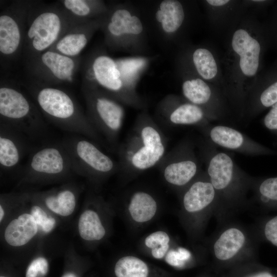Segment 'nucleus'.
<instances>
[{"mask_svg": "<svg viewBox=\"0 0 277 277\" xmlns=\"http://www.w3.org/2000/svg\"><path fill=\"white\" fill-rule=\"evenodd\" d=\"M224 39V94L232 113L243 118L248 94L262 72L265 53L272 46L270 33L266 22L249 11Z\"/></svg>", "mask_w": 277, "mask_h": 277, "instance_id": "nucleus-1", "label": "nucleus"}, {"mask_svg": "<svg viewBox=\"0 0 277 277\" xmlns=\"http://www.w3.org/2000/svg\"><path fill=\"white\" fill-rule=\"evenodd\" d=\"M207 175L219 197L215 215L220 223L230 219L246 205L247 195L254 177L243 171L227 153L217 149L209 141L204 149Z\"/></svg>", "mask_w": 277, "mask_h": 277, "instance_id": "nucleus-2", "label": "nucleus"}, {"mask_svg": "<svg viewBox=\"0 0 277 277\" xmlns=\"http://www.w3.org/2000/svg\"><path fill=\"white\" fill-rule=\"evenodd\" d=\"M83 23L70 15L58 2L47 4L32 1L23 53L26 63L49 50L69 30Z\"/></svg>", "mask_w": 277, "mask_h": 277, "instance_id": "nucleus-3", "label": "nucleus"}, {"mask_svg": "<svg viewBox=\"0 0 277 277\" xmlns=\"http://www.w3.org/2000/svg\"><path fill=\"white\" fill-rule=\"evenodd\" d=\"M209 242L212 269L221 273L239 265L256 261L259 238L250 229L230 219L219 223Z\"/></svg>", "mask_w": 277, "mask_h": 277, "instance_id": "nucleus-4", "label": "nucleus"}, {"mask_svg": "<svg viewBox=\"0 0 277 277\" xmlns=\"http://www.w3.org/2000/svg\"><path fill=\"white\" fill-rule=\"evenodd\" d=\"M43 116L63 130L96 138L95 129L74 98L60 88L36 84L28 88Z\"/></svg>", "mask_w": 277, "mask_h": 277, "instance_id": "nucleus-5", "label": "nucleus"}, {"mask_svg": "<svg viewBox=\"0 0 277 277\" xmlns=\"http://www.w3.org/2000/svg\"><path fill=\"white\" fill-rule=\"evenodd\" d=\"M0 121L30 138L39 136L46 129L43 116L36 105L19 88L2 81Z\"/></svg>", "mask_w": 277, "mask_h": 277, "instance_id": "nucleus-6", "label": "nucleus"}, {"mask_svg": "<svg viewBox=\"0 0 277 277\" xmlns=\"http://www.w3.org/2000/svg\"><path fill=\"white\" fill-rule=\"evenodd\" d=\"M182 91L188 102L201 108L211 121L222 120L232 111L228 101L220 89L209 83L194 72L186 56Z\"/></svg>", "mask_w": 277, "mask_h": 277, "instance_id": "nucleus-7", "label": "nucleus"}, {"mask_svg": "<svg viewBox=\"0 0 277 277\" xmlns=\"http://www.w3.org/2000/svg\"><path fill=\"white\" fill-rule=\"evenodd\" d=\"M32 1H14L0 14L1 61L10 63L23 53Z\"/></svg>", "mask_w": 277, "mask_h": 277, "instance_id": "nucleus-8", "label": "nucleus"}, {"mask_svg": "<svg viewBox=\"0 0 277 277\" xmlns=\"http://www.w3.org/2000/svg\"><path fill=\"white\" fill-rule=\"evenodd\" d=\"M80 62V56L71 57L48 50L26 64L39 84L51 86L72 83Z\"/></svg>", "mask_w": 277, "mask_h": 277, "instance_id": "nucleus-9", "label": "nucleus"}, {"mask_svg": "<svg viewBox=\"0 0 277 277\" xmlns=\"http://www.w3.org/2000/svg\"><path fill=\"white\" fill-rule=\"evenodd\" d=\"M182 204L184 211L193 216L197 227H204L211 216L216 215L219 197L206 172L189 185L183 194Z\"/></svg>", "mask_w": 277, "mask_h": 277, "instance_id": "nucleus-10", "label": "nucleus"}, {"mask_svg": "<svg viewBox=\"0 0 277 277\" xmlns=\"http://www.w3.org/2000/svg\"><path fill=\"white\" fill-rule=\"evenodd\" d=\"M62 143L68 152L74 171L76 172L104 174L114 168L112 159L86 138L74 136Z\"/></svg>", "mask_w": 277, "mask_h": 277, "instance_id": "nucleus-11", "label": "nucleus"}, {"mask_svg": "<svg viewBox=\"0 0 277 277\" xmlns=\"http://www.w3.org/2000/svg\"><path fill=\"white\" fill-rule=\"evenodd\" d=\"M26 168V176L31 179L61 177L74 171L70 157L62 143L38 149L32 154Z\"/></svg>", "mask_w": 277, "mask_h": 277, "instance_id": "nucleus-12", "label": "nucleus"}, {"mask_svg": "<svg viewBox=\"0 0 277 277\" xmlns=\"http://www.w3.org/2000/svg\"><path fill=\"white\" fill-rule=\"evenodd\" d=\"M82 90L86 102L87 116L90 123L109 138L113 137L122 125L124 114L122 107L101 93L96 88L82 87Z\"/></svg>", "mask_w": 277, "mask_h": 277, "instance_id": "nucleus-13", "label": "nucleus"}, {"mask_svg": "<svg viewBox=\"0 0 277 277\" xmlns=\"http://www.w3.org/2000/svg\"><path fill=\"white\" fill-rule=\"evenodd\" d=\"M203 3L212 30L223 38L249 12L244 0H206Z\"/></svg>", "mask_w": 277, "mask_h": 277, "instance_id": "nucleus-14", "label": "nucleus"}, {"mask_svg": "<svg viewBox=\"0 0 277 277\" xmlns=\"http://www.w3.org/2000/svg\"><path fill=\"white\" fill-rule=\"evenodd\" d=\"M97 85L113 92L123 87L117 63L107 55L96 56L84 67L82 87L96 88Z\"/></svg>", "mask_w": 277, "mask_h": 277, "instance_id": "nucleus-15", "label": "nucleus"}, {"mask_svg": "<svg viewBox=\"0 0 277 277\" xmlns=\"http://www.w3.org/2000/svg\"><path fill=\"white\" fill-rule=\"evenodd\" d=\"M277 103V60L262 72L250 91L246 104L245 118L254 117Z\"/></svg>", "mask_w": 277, "mask_h": 277, "instance_id": "nucleus-16", "label": "nucleus"}, {"mask_svg": "<svg viewBox=\"0 0 277 277\" xmlns=\"http://www.w3.org/2000/svg\"><path fill=\"white\" fill-rule=\"evenodd\" d=\"M209 125L206 126V135L216 147L252 156L268 152L264 146L236 129L223 125Z\"/></svg>", "mask_w": 277, "mask_h": 277, "instance_id": "nucleus-17", "label": "nucleus"}, {"mask_svg": "<svg viewBox=\"0 0 277 277\" xmlns=\"http://www.w3.org/2000/svg\"><path fill=\"white\" fill-rule=\"evenodd\" d=\"M186 56L198 76L216 86L224 94V80L221 58L213 47H196Z\"/></svg>", "mask_w": 277, "mask_h": 277, "instance_id": "nucleus-18", "label": "nucleus"}, {"mask_svg": "<svg viewBox=\"0 0 277 277\" xmlns=\"http://www.w3.org/2000/svg\"><path fill=\"white\" fill-rule=\"evenodd\" d=\"M99 27H101L100 19L78 24L64 34L49 50L71 57L80 56Z\"/></svg>", "mask_w": 277, "mask_h": 277, "instance_id": "nucleus-19", "label": "nucleus"}, {"mask_svg": "<svg viewBox=\"0 0 277 277\" xmlns=\"http://www.w3.org/2000/svg\"><path fill=\"white\" fill-rule=\"evenodd\" d=\"M189 146H183L177 159L168 165L164 170V177L169 183L176 187L189 185L199 172L197 162Z\"/></svg>", "mask_w": 277, "mask_h": 277, "instance_id": "nucleus-20", "label": "nucleus"}, {"mask_svg": "<svg viewBox=\"0 0 277 277\" xmlns=\"http://www.w3.org/2000/svg\"><path fill=\"white\" fill-rule=\"evenodd\" d=\"M141 137L144 146L134 153L131 162L135 168L143 170L153 166L163 155L165 148L160 134L152 127L143 128Z\"/></svg>", "mask_w": 277, "mask_h": 277, "instance_id": "nucleus-21", "label": "nucleus"}, {"mask_svg": "<svg viewBox=\"0 0 277 277\" xmlns=\"http://www.w3.org/2000/svg\"><path fill=\"white\" fill-rule=\"evenodd\" d=\"M23 135L0 123V167L8 170L16 168L20 163L24 152Z\"/></svg>", "mask_w": 277, "mask_h": 277, "instance_id": "nucleus-22", "label": "nucleus"}, {"mask_svg": "<svg viewBox=\"0 0 277 277\" xmlns=\"http://www.w3.org/2000/svg\"><path fill=\"white\" fill-rule=\"evenodd\" d=\"M37 232V225L33 216L28 213L19 215L12 220L5 231V239L12 246H21L27 244Z\"/></svg>", "mask_w": 277, "mask_h": 277, "instance_id": "nucleus-23", "label": "nucleus"}, {"mask_svg": "<svg viewBox=\"0 0 277 277\" xmlns=\"http://www.w3.org/2000/svg\"><path fill=\"white\" fill-rule=\"evenodd\" d=\"M186 16L184 5L176 0L162 1L155 14L156 19L161 23L163 30L168 33L179 31L184 24Z\"/></svg>", "mask_w": 277, "mask_h": 277, "instance_id": "nucleus-24", "label": "nucleus"}, {"mask_svg": "<svg viewBox=\"0 0 277 277\" xmlns=\"http://www.w3.org/2000/svg\"><path fill=\"white\" fill-rule=\"evenodd\" d=\"M58 2L70 15L83 22L94 20L95 16L102 17L108 11L100 1L61 0Z\"/></svg>", "mask_w": 277, "mask_h": 277, "instance_id": "nucleus-25", "label": "nucleus"}, {"mask_svg": "<svg viewBox=\"0 0 277 277\" xmlns=\"http://www.w3.org/2000/svg\"><path fill=\"white\" fill-rule=\"evenodd\" d=\"M169 119L175 125H201L205 127L211 121L201 108L189 102L177 104Z\"/></svg>", "mask_w": 277, "mask_h": 277, "instance_id": "nucleus-26", "label": "nucleus"}, {"mask_svg": "<svg viewBox=\"0 0 277 277\" xmlns=\"http://www.w3.org/2000/svg\"><path fill=\"white\" fill-rule=\"evenodd\" d=\"M128 210L134 221L144 223L153 217L157 210V204L151 195L139 191L131 197Z\"/></svg>", "mask_w": 277, "mask_h": 277, "instance_id": "nucleus-27", "label": "nucleus"}, {"mask_svg": "<svg viewBox=\"0 0 277 277\" xmlns=\"http://www.w3.org/2000/svg\"><path fill=\"white\" fill-rule=\"evenodd\" d=\"M113 273L115 277H154L145 262L131 255L119 259L114 265Z\"/></svg>", "mask_w": 277, "mask_h": 277, "instance_id": "nucleus-28", "label": "nucleus"}, {"mask_svg": "<svg viewBox=\"0 0 277 277\" xmlns=\"http://www.w3.org/2000/svg\"><path fill=\"white\" fill-rule=\"evenodd\" d=\"M44 201L46 206L52 211L66 216L73 212L76 205V196L71 190L64 189L47 195Z\"/></svg>", "mask_w": 277, "mask_h": 277, "instance_id": "nucleus-29", "label": "nucleus"}, {"mask_svg": "<svg viewBox=\"0 0 277 277\" xmlns=\"http://www.w3.org/2000/svg\"><path fill=\"white\" fill-rule=\"evenodd\" d=\"M78 226L80 236L87 241L100 240L106 233L98 214L92 210H86L81 214Z\"/></svg>", "mask_w": 277, "mask_h": 277, "instance_id": "nucleus-30", "label": "nucleus"}, {"mask_svg": "<svg viewBox=\"0 0 277 277\" xmlns=\"http://www.w3.org/2000/svg\"><path fill=\"white\" fill-rule=\"evenodd\" d=\"M220 275V277H277V269L264 266L254 261L236 266Z\"/></svg>", "mask_w": 277, "mask_h": 277, "instance_id": "nucleus-31", "label": "nucleus"}, {"mask_svg": "<svg viewBox=\"0 0 277 277\" xmlns=\"http://www.w3.org/2000/svg\"><path fill=\"white\" fill-rule=\"evenodd\" d=\"M258 202L266 206L277 205V177L258 181L254 178L251 189Z\"/></svg>", "mask_w": 277, "mask_h": 277, "instance_id": "nucleus-32", "label": "nucleus"}, {"mask_svg": "<svg viewBox=\"0 0 277 277\" xmlns=\"http://www.w3.org/2000/svg\"><path fill=\"white\" fill-rule=\"evenodd\" d=\"M259 238H262L277 247V215L261 222L254 229Z\"/></svg>", "mask_w": 277, "mask_h": 277, "instance_id": "nucleus-33", "label": "nucleus"}, {"mask_svg": "<svg viewBox=\"0 0 277 277\" xmlns=\"http://www.w3.org/2000/svg\"><path fill=\"white\" fill-rule=\"evenodd\" d=\"M191 258V254L189 250L183 247H179L176 250H172L168 252L165 261L172 267L184 269L189 267Z\"/></svg>", "mask_w": 277, "mask_h": 277, "instance_id": "nucleus-34", "label": "nucleus"}, {"mask_svg": "<svg viewBox=\"0 0 277 277\" xmlns=\"http://www.w3.org/2000/svg\"><path fill=\"white\" fill-rule=\"evenodd\" d=\"M48 263L43 257L33 260L27 268L25 277H37L39 274L46 275L48 271Z\"/></svg>", "mask_w": 277, "mask_h": 277, "instance_id": "nucleus-35", "label": "nucleus"}, {"mask_svg": "<svg viewBox=\"0 0 277 277\" xmlns=\"http://www.w3.org/2000/svg\"><path fill=\"white\" fill-rule=\"evenodd\" d=\"M169 242L170 238L168 234L163 231L154 232L147 236L145 240L146 247L151 249L168 245Z\"/></svg>", "mask_w": 277, "mask_h": 277, "instance_id": "nucleus-36", "label": "nucleus"}, {"mask_svg": "<svg viewBox=\"0 0 277 277\" xmlns=\"http://www.w3.org/2000/svg\"><path fill=\"white\" fill-rule=\"evenodd\" d=\"M266 24L268 26L271 45L277 49V1L274 2L270 16Z\"/></svg>", "mask_w": 277, "mask_h": 277, "instance_id": "nucleus-37", "label": "nucleus"}, {"mask_svg": "<svg viewBox=\"0 0 277 277\" xmlns=\"http://www.w3.org/2000/svg\"><path fill=\"white\" fill-rule=\"evenodd\" d=\"M263 123L269 130L277 131V103L271 107L265 115Z\"/></svg>", "mask_w": 277, "mask_h": 277, "instance_id": "nucleus-38", "label": "nucleus"}, {"mask_svg": "<svg viewBox=\"0 0 277 277\" xmlns=\"http://www.w3.org/2000/svg\"><path fill=\"white\" fill-rule=\"evenodd\" d=\"M249 11L256 14L268 6L273 5L275 1L269 0H244Z\"/></svg>", "mask_w": 277, "mask_h": 277, "instance_id": "nucleus-39", "label": "nucleus"}, {"mask_svg": "<svg viewBox=\"0 0 277 277\" xmlns=\"http://www.w3.org/2000/svg\"><path fill=\"white\" fill-rule=\"evenodd\" d=\"M127 34L138 35L143 31V25L140 18L132 15L125 24Z\"/></svg>", "mask_w": 277, "mask_h": 277, "instance_id": "nucleus-40", "label": "nucleus"}, {"mask_svg": "<svg viewBox=\"0 0 277 277\" xmlns=\"http://www.w3.org/2000/svg\"><path fill=\"white\" fill-rule=\"evenodd\" d=\"M31 215L33 216L37 226L41 227L48 219L46 213L37 205L33 206L31 209Z\"/></svg>", "mask_w": 277, "mask_h": 277, "instance_id": "nucleus-41", "label": "nucleus"}, {"mask_svg": "<svg viewBox=\"0 0 277 277\" xmlns=\"http://www.w3.org/2000/svg\"><path fill=\"white\" fill-rule=\"evenodd\" d=\"M169 247L168 244L152 249H151V254L155 259H161L166 255Z\"/></svg>", "mask_w": 277, "mask_h": 277, "instance_id": "nucleus-42", "label": "nucleus"}, {"mask_svg": "<svg viewBox=\"0 0 277 277\" xmlns=\"http://www.w3.org/2000/svg\"><path fill=\"white\" fill-rule=\"evenodd\" d=\"M55 223V220L49 217L41 228L45 232L48 233L54 228Z\"/></svg>", "mask_w": 277, "mask_h": 277, "instance_id": "nucleus-43", "label": "nucleus"}, {"mask_svg": "<svg viewBox=\"0 0 277 277\" xmlns=\"http://www.w3.org/2000/svg\"><path fill=\"white\" fill-rule=\"evenodd\" d=\"M62 277H77V276L73 272H68L65 273Z\"/></svg>", "mask_w": 277, "mask_h": 277, "instance_id": "nucleus-44", "label": "nucleus"}, {"mask_svg": "<svg viewBox=\"0 0 277 277\" xmlns=\"http://www.w3.org/2000/svg\"><path fill=\"white\" fill-rule=\"evenodd\" d=\"M4 209L2 206V205L0 206V221H1L4 217Z\"/></svg>", "mask_w": 277, "mask_h": 277, "instance_id": "nucleus-45", "label": "nucleus"}, {"mask_svg": "<svg viewBox=\"0 0 277 277\" xmlns=\"http://www.w3.org/2000/svg\"><path fill=\"white\" fill-rule=\"evenodd\" d=\"M198 277H216L215 275H214L213 274H203V275H202L200 276H198Z\"/></svg>", "mask_w": 277, "mask_h": 277, "instance_id": "nucleus-46", "label": "nucleus"}, {"mask_svg": "<svg viewBox=\"0 0 277 277\" xmlns=\"http://www.w3.org/2000/svg\"><path fill=\"white\" fill-rule=\"evenodd\" d=\"M0 277H7V276H4V275H1Z\"/></svg>", "mask_w": 277, "mask_h": 277, "instance_id": "nucleus-47", "label": "nucleus"}]
</instances>
